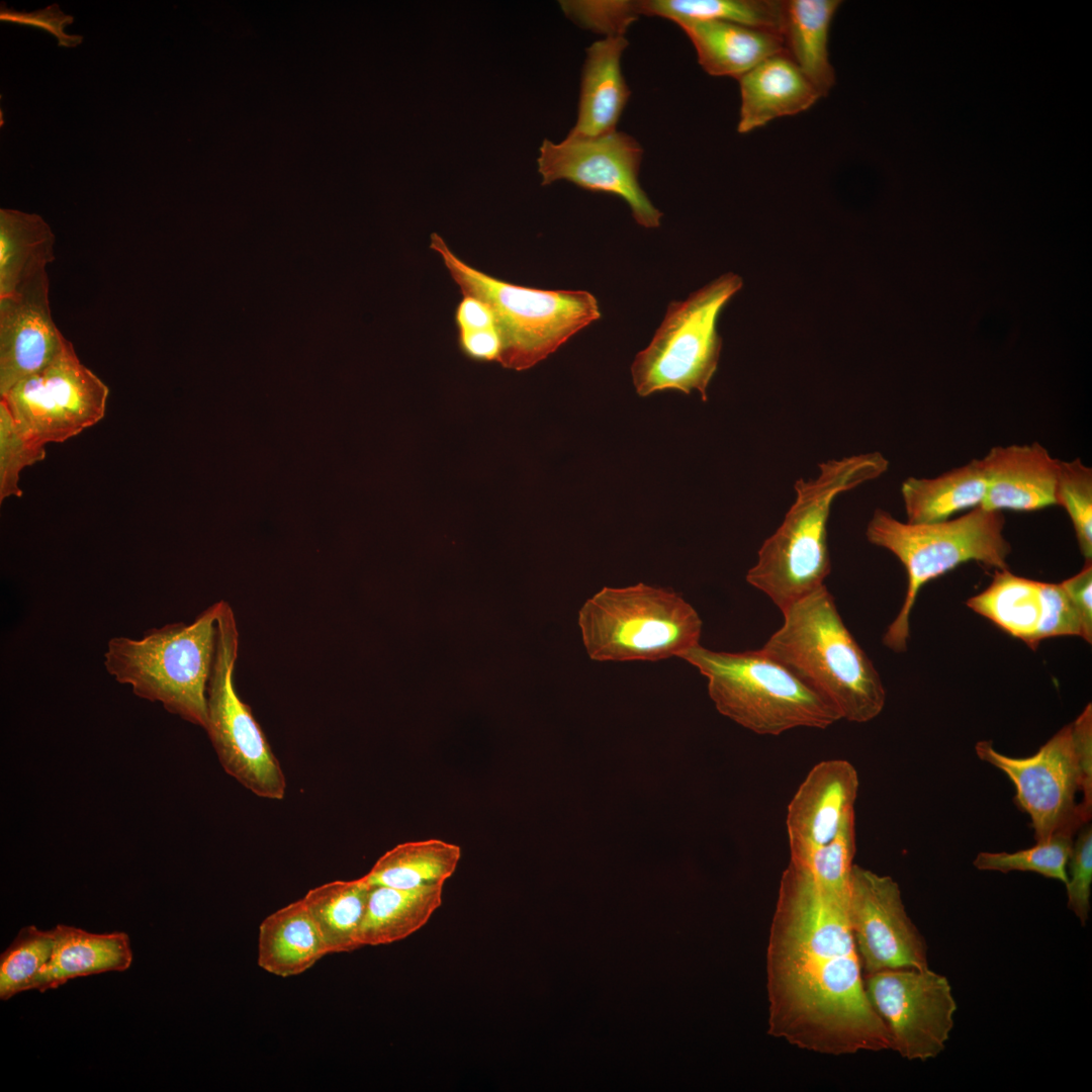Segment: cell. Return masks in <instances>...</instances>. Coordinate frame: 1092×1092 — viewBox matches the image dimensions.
I'll use <instances>...</instances> for the list:
<instances>
[{
	"instance_id": "obj_1",
	"label": "cell",
	"mask_w": 1092,
	"mask_h": 1092,
	"mask_svg": "<svg viewBox=\"0 0 1092 1092\" xmlns=\"http://www.w3.org/2000/svg\"><path fill=\"white\" fill-rule=\"evenodd\" d=\"M847 897L804 869L784 871L766 951L768 1033L815 1053L891 1049L873 1007L847 919Z\"/></svg>"
},
{
	"instance_id": "obj_2",
	"label": "cell",
	"mask_w": 1092,
	"mask_h": 1092,
	"mask_svg": "<svg viewBox=\"0 0 1092 1092\" xmlns=\"http://www.w3.org/2000/svg\"><path fill=\"white\" fill-rule=\"evenodd\" d=\"M888 468V459L874 451L821 462L815 477L799 478L792 506L762 543L746 581L782 612L824 585L831 570L827 524L834 500Z\"/></svg>"
},
{
	"instance_id": "obj_3",
	"label": "cell",
	"mask_w": 1092,
	"mask_h": 1092,
	"mask_svg": "<svg viewBox=\"0 0 1092 1092\" xmlns=\"http://www.w3.org/2000/svg\"><path fill=\"white\" fill-rule=\"evenodd\" d=\"M760 648L828 701L841 719L866 723L884 709L874 663L845 626L826 585L790 605Z\"/></svg>"
},
{
	"instance_id": "obj_4",
	"label": "cell",
	"mask_w": 1092,
	"mask_h": 1092,
	"mask_svg": "<svg viewBox=\"0 0 1092 1092\" xmlns=\"http://www.w3.org/2000/svg\"><path fill=\"white\" fill-rule=\"evenodd\" d=\"M1003 512L977 507L954 519L911 524L883 509L870 519L868 541L893 553L905 567L907 589L902 607L887 628L883 643L895 652L907 649L910 615L921 587L959 565L976 561L995 570L1008 569L1011 545L1003 531Z\"/></svg>"
},
{
	"instance_id": "obj_5",
	"label": "cell",
	"mask_w": 1092,
	"mask_h": 1092,
	"mask_svg": "<svg viewBox=\"0 0 1092 1092\" xmlns=\"http://www.w3.org/2000/svg\"><path fill=\"white\" fill-rule=\"evenodd\" d=\"M430 249L443 261L462 295L485 302L502 338L497 363L527 370L557 351L576 333L601 318L597 298L584 290H544L506 282L457 257L433 233Z\"/></svg>"
},
{
	"instance_id": "obj_6",
	"label": "cell",
	"mask_w": 1092,
	"mask_h": 1092,
	"mask_svg": "<svg viewBox=\"0 0 1092 1092\" xmlns=\"http://www.w3.org/2000/svg\"><path fill=\"white\" fill-rule=\"evenodd\" d=\"M219 601L195 620L147 630L143 637L108 640L106 671L144 700L204 728L206 691L214 659Z\"/></svg>"
},
{
	"instance_id": "obj_7",
	"label": "cell",
	"mask_w": 1092,
	"mask_h": 1092,
	"mask_svg": "<svg viewBox=\"0 0 1092 1092\" xmlns=\"http://www.w3.org/2000/svg\"><path fill=\"white\" fill-rule=\"evenodd\" d=\"M680 658L707 677L718 711L754 733L825 729L841 719L828 701L760 648L725 652L698 644Z\"/></svg>"
},
{
	"instance_id": "obj_8",
	"label": "cell",
	"mask_w": 1092,
	"mask_h": 1092,
	"mask_svg": "<svg viewBox=\"0 0 1092 1092\" xmlns=\"http://www.w3.org/2000/svg\"><path fill=\"white\" fill-rule=\"evenodd\" d=\"M975 750L980 759L1001 769L1014 784V802L1029 815L1036 842L1055 834L1073 836L1090 820L1091 704L1031 756L1004 755L986 740L977 742Z\"/></svg>"
},
{
	"instance_id": "obj_9",
	"label": "cell",
	"mask_w": 1092,
	"mask_h": 1092,
	"mask_svg": "<svg viewBox=\"0 0 1092 1092\" xmlns=\"http://www.w3.org/2000/svg\"><path fill=\"white\" fill-rule=\"evenodd\" d=\"M578 626L595 661H658L700 644L703 622L677 593L639 582L600 589L580 608Z\"/></svg>"
},
{
	"instance_id": "obj_10",
	"label": "cell",
	"mask_w": 1092,
	"mask_h": 1092,
	"mask_svg": "<svg viewBox=\"0 0 1092 1092\" xmlns=\"http://www.w3.org/2000/svg\"><path fill=\"white\" fill-rule=\"evenodd\" d=\"M742 286L739 275L727 272L685 300L669 303L651 342L631 365L638 395L667 389L686 394L697 390L702 400H707L722 349L718 317Z\"/></svg>"
},
{
	"instance_id": "obj_11",
	"label": "cell",
	"mask_w": 1092,
	"mask_h": 1092,
	"mask_svg": "<svg viewBox=\"0 0 1092 1092\" xmlns=\"http://www.w3.org/2000/svg\"><path fill=\"white\" fill-rule=\"evenodd\" d=\"M239 631L232 607L219 601L216 645L206 691L205 729L218 760L254 795L281 800L286 780L261 726L234 681Z\"/></svg>"
},
{
	"instance_id": "obj_12",
	"label": "cell",
	"mask_w": 1092,
	"mask_h": 1092,
	"mask_svg": "<svg viewBox=\"0 0 1092 1092\" xmlns=\"http://www.w3.org/2000/svg\"><path fill=\"white\" fill-rule=\"evenodd\" d=\"M108 386L78 358L71 342L38 372L17 382L1 399L17 427L46 446L62 443L101 421Z\"/></svg>"
},
{
	"instance_id": "obj_13",
	"label": "cell",
	"mask_w": 1092,
	"mask_h": 1092,
	"mask_svg": "<svg viewBox=\"0 0 1092 1092\" xmlns=\"http://www.w3.org/2000/svg\"><path fill=\"white\" fill-rule=\"evenodd\" d=\"M863 981L892 1050L921 1062L943 1052L958 1008L946 977L929 968L892 969L867 975Z\"/></svg>"
},
{
	"instance_id": "obj_14",
	"label": "cell",
	"mask_w": 1092,
	"mask_h": 1092,
	"mask_svg": "<svg viewBox=\"0 0 1092 1092\" xmlns=\"http://www.w3.org/2000/svg\"><path fill=\"white\" fill-rule=\"evenodd\" d=\"M642 155L640 144L625 132L593 138L568 134L557 144L544 140L537 165L542 185L566 180L588 191L617 195L628 203L638 224L655 229L662 213L640 185Z\"/></svg>"
},
{
	"instance_id": "obj_15",
	"label": "cell",
	"mask_w": 1092,
	"mask_h": 1092,
	"mask_svg": "<svg viewBox=\"0 0 1092 1092\" xmlns=\"http://www.w3.org/2000/svg\"><path fill=\"white\" fill-rule=\"evenodd\" d=\"M847 919L866 976L928 968L926 941L908 916L899 885L891 877L853 864Z\"/></svg>"
},
{
	"instance_id": "obj_16",
	"label": "cell",
	"mask_w": 1092,
	"mask_h": 1092,
	"mask_svg": "<svg viewBox=\"0 0 1092 1092\" xmlns=\"http://www.w3.org/2000/svg\"><path fill=\"white\" fill-rule=\"evenodd\" d=\"M69 342L52 316L48 273L0 298V395L50 365Z\"/></svg>"
},
{
	"instance_id": "obj_17",
	"label": "cell",
	"mask_w": 1092,
	"mask_h": 1092,
	"mask_svg": "<svg viewBox=\"0 0 1092 1092\" xmlns=\"http://www.w3.org/2000/svg\"><path fill=\"white\" fill-rule=\"evenodd\" d=\"M859 788L854 766L844 759L824 760L808 772L787 812L791 861L831 841L854 815Z\"/></svg>"
},
{
	"instance_id": "obj_18",
	"label": "cell",
	"mask_w": 1092,
	"mask_h": 1092,
	"mask_svg": "<svg viewBox=\"0 0 1092 1092\" xmlns=\"http://www.w3.org/2000/svg\"><path fill=\"white\" fill-rule=\"evenodd\" d=\"M987 489L981 507L1033 512L1056 506L1059 460L1041 444L995 446L983 457Z\"/></svg>"
},
{
	"instance_id": "obj_19",
	"label": "cell",
	"mask_w": 1092,
	"mask_h": 1092,
	"mask_svg": "<svg viewBox=\"0 0 1092 1092\" xmlns=\"http://www.w3.org/2000/svg\"><path fill=\"white\" fill-rule=\"evenodd\" d=\"M737 80L741 97L739 133L803 112L821 97L786 53L765 59Z\"/></svg>"
},
{
	"instance_id": "obj_20",
	"label": "cell",
	"mask_w": 1092,
	"mask_h": 1092,
	"mask_svg": "<svg viewBox=\"0 0 1092 1092\" xmlns=\"http://www.w3.org/2000/svg\"><path fill=\"white\" fill-rule=\"evenodd\" d=\"M627 47L625 36L617 35L595 41L586 49L577 120L568 134L593 138L616 130L631 95L621 69Z\"/></svg>"
},
{
	"instance_id": "obj_21",
	"label": "cell",
	"mask_w": 1092,
	"mask_h": 1092,
	"mask_svg": "<svg viewBox=\"0 0 1092 1092\" xmlns=\"http://www.w3.org/2000/svg\"><path fill=\"white\" fill-rule=\"evenodd\" d=\"M51 959L33 989L46 992L68 981L106 972H123L132 962L130 940L124 932L91 933L59 924L54 929Z\"/></svg>"
},
{
	"instance_id": "obj_22",
	"label": "cell",
	"mask_w": 1092,
	"mask_h": 1092,
	"mask_svg": "<svg viewBox=\"0 0 1092 1092\" xmlns=\"http://www.w3.org/2000/svg\"><path fill=\"white\" fill-rule=\"evenodd\" d=\"M702 68L715 77L740 78L756 65L784 54L781 34L724 21H685Z\"/></svg>"
},
{
	"instance_id": "obj_23",
	"label": "cell",
	"mask_w": 1092,
	"mask_h": 1092,
	"mask_svg": "<svg viewBox=\"0 0 1092 1092\" xmlns=\"http://www.w3.org/2000/svg\"><path fill=\"white\" fill-rule=\"evenodd\" d=\"M841 3L839 0L784 1L781 36L785 53L821 97L835 84L828 43L830 25Z\"/></svg>"
},
{
	"instance_id": "obj_24",
	"label": "cell",
	"mask_w": 1092,
	"mask_h": 1092,
	"mask_svg": "<svg viewBox=\"0 0 1092 1092\" xmlns=\"http://www.w3.org/2000/svg\"><path fill=\"white\" fill-rule=\"evenodd\" d=\"M328 954L303 900L267 916L260 924L258 965L279 977L299 975Z\"/></svg>"
},
{
	"instance_id": "obj_25",
	"label": "cell",
	"mask_w": 1092,
	"mask_h": 1092,
	"mask_svg": "<svg viewBox=\"0 0 1092 1092\" xmlns=\"http://www.w3.org/2000/svg\"><path fill=\"white\" fill-rule=\"evenodd\" d=\"M987 489L983 458L935 477H907L901 495L908 523L926 524L950 519L957 513L981 507Z\"/></svg>"
},
{
	"instance_id": "obj_26",
	"label": "cell",
	"mask_w": 1092,
	"mask_h": 1092,
	"mask_svg": "<svg viewBox=\"0 0 1092 1092\" xmlns=\"http://www.w3.org/2000/svg\"><path fill=\"white\" fill-rule=\"evenodd\" d=\"M55 235L34 213L0 209V298L20 291L55 259Z\"/></svg>"
},
{
	"instance_id": "obj_27",
	"label": "cell",
	"mask_w": 1092,
	"mask_h": 1092,
	"mask_svg": "<svg viewBox=\"0 0 1092 1092\" xmlns=\"http://www.w3.org/2000/svg\"><path fill=\"white\" fill-rule=\"evenodd\" d=\"M443 886L396 889L371 886L357 941L363 945L392 943L415 933L442 904Z\"/></svg>"
},
{
	"instance_id": "obj_28",
	"label": "cell",
	"mask_w": 1092,
	"mask_h": 1092,
	"mask_svg": "<svg viewBox=\"0 0 1092 1092\" xmlns=\"http://www.w3.org/2000/svg\"><path fill=\"white\" fill-rule=\"evenodd\" d=\"M1040 582L1018 576L1008 569L995 570L989 586L967 600L966 605L998 628L1023 641L1031 649L1041 642L1043 615Z\"/></svg>"
},
{
	"instance_id": "obj_29",
	"label": "cell",
	"mask_w": 1092,
	"mask_h": 1092,
	"mask_svg": "<svg viewBox=\"0 0 1092 1092\" xmlns=\"http://www.w3.org/2000/svg\"><path fill=\"white\" fill-rule=\"evenodd\" d=\"M461 857L458 845L440 839L397 844L381 855L364 879L370 886L416 889L442 885Z\"/></svg>"
},
{
	"instance_id": "obj_30",
	"label": "cell",
	"mask_w": 1092,
	"mask_h": 1092,
	"mask_svg": "<svg viewBox=\"0 0 1092 1092\" xmlns=\"http://www.w3.org/2000/svg\"><path fill=\"white\" fill-rule=\"evenodd\" d=\"M370 889L371 886L362 877L321 885L309 890L302 898L328 953L347 952L360 947L357 935Z\"/></svg>"
},
{
	"instance_id": "obj_31",
	"label": "cell",
	"mask_w": 1092,
	"mask_h": 1092,
	"mask_svg": "<svg viewBox=\"0 0 1092 1092\" xmlns=\"http://www.w3.org/2000/svg\"><path fill=\"white\" fill-rule=\"evenodd\" d=\"M639 14L659 16L675 23L724 21L781 34L784 1L776 0H645L637 1Z\"/></svg>"
},
{
	"instance_id": "obj_32",
	"label": "cell",
	"mask_w": 1092,
	"mask_h": 1092,
	"mask_svg": "<svg viewBox=\"0 0 1092 1092\" xmlns=\"http://www.w3.org/2000/svg\"><path fill=\"white\" fill-rule=\"evenodd\" d=\"M54 930H41L34 925L20 929L0 957V999L8 1000L18 993L33 990L35 980L51 959Z\"/></svg>"
},
{
	"instance_id": "obj_33",
	"label": "cell",
	"mask_w": 1092,
	"mask_h": 1092,
	"mask_svg": "<svg viewBox=\"0 0 1092 1092\" xmlns=\"http://www.w3.org/2000/svg\"><path fill=\"white\" fill-rule=\"evenodd\" d=\"M1073 836L1055 834L1046 840L1037 841L1032 847L1015 852H980L974 866L981 871L1033 872L1066 884L1068 861L1073 846Z\"/></svg>"
},
{
	"instance_id": "obj_34",
	"label": "cell",
	"mask_w": 1092,
	"mask_h": 1092,
	"mask_svg": "<svg viewBox=\"0 0 1092 1092\" xmlns=\"http://www.w3.org/2000/svg\"><path fill=\"white\" fill-rule=\"evenodd\" d=\"M1056 506L1067 512L1086 561L1092 558V468L1081 459L1059 460Z\"/></svg>"
},
{
	"instance_id": "obj_35",
	"label": "cell",
	"mask_w": 1092,
	"mask_h": 1092,
	"mask_svg": "<svg viewBox=\"0 0 1092 1092\" xmlns=\"http://www.w3.org/2000/svg\"><path fill=\"white\" fill-rule=\"evenodd\" d=\"M855 852L854 815L846 819L835 837L798 861L825 891L848 896V881Z\"/></svg>"
},
{
	"instance_id": "obj_36",
	"label": "cell",
	"mask_w": 1092,
	"mask_h": 1092,
	"mask_svg": "<svg viewBox=\"0 0 1092 1092\" xmlns=\"http://www.w3.org/2000/svg\"><path fill=\"white\" fill-rule=\"evenodd\" d=\"M46 458V446L27 437L15 424L6 403L0 401V500L21 496V471Z\"/></svg>"
},
{
	"instance_id": "obj_37",
	"label": "cell",
	"mask_w": 1092,
	"mask_h": 1092,
	"mask_svg": "<svg viewBox=\"0 0 1092 1092\" xmlns=\"http://www.w3.org/2000/svg\"><path fill=\"white\" fill-rule=\"evenodd\" d=\"M564 14L582 28L606 34L624 35L639 14L637 1H560Z\"/></svg>"
},
{
	"instance_id": "obj_38",
	"label": "cell",
	"mask_w": 1092,
	"mask_h": 1092,
	"mask_svg": "<svg viewBox=\"0 0 1092 1092\" xmlns=\"http://www.w3.org/2000/svg\"><path fill=\"white\" fill-rule=\"evenodd\" d=\"M1068 861L1070 877L1065 884L1068 907L1084 926L1089 919L1090 896L1092 885V828L1090 824L1081 827Z\"/></svg>"
},
{
	"instance_id": "obj_39",
	"label": "cell",
	"mask_w": 1092,
	"mask_h": 1092,
	"mask_svg": "<svg viewBox=\"0 0 1092 1092\" xmlns=\"http://www.w3.org/2000/svg\"><path fill=\"white\" fill-rule=\"evenodd\" d=\"M1040 592L1043 603L1040 641L1057 636H1078L1083 639L1080 619L1061 582L1041 581Z\"/></svg>"
},
{
	"instance_id": "obj_40",
	"label": "cell",
	"mask_w": 1092,
	"mask_h": 1092,
	"mask_svg": "<svg viewBox=\"0 0 1092 1092\" xmlns=\"http://www.w3.org/2000/svg\"><path fill=\"white\" fill-rule=\"evenodd\" d=\"M0 19L1 21L30 25L43 29L56 36L60 47L75 48L83 40L81 35L67 34L64 31V28L67 25L73 23L74 18L72 15L65 14L58 4H52L43 9L32 12H18L13 9H8L2 4L0 9Z\"/></svg>"
},
{
	"instance_id": "obj_41",
	"label": "cell",
	"mask_w": 1092,
	"mask_h": 1092,
	"mask_svg": "<svg viewBox=\"0 0 1092 1092\" xmlns=\"http://www.w3.org/2000/svg\"><path fill=\"white\" fill-rule=\"evenodd\" d=\"M1069 596L1083 629V639L1092 641V564L1086 561L1080 572L1061 582Z\"/></svg>"
},
{
	"instance_id": "obj_42",
	"label": "cell",
	"mask_w": 1092,
	"mask_h": 1092,
	"mask_svg": "<svg viewBox=\"0 0 1092 1092\" xmlns=\"http://www.w3.org/2000/svg\"><path fill=\"white\" fill-rule=\"evenodd\" d=\"M460 351L476 362H498L503 344L497 328L475 331H459Z\"/></svg>"
},
{
	"instance_id": "obj_43",
	"label": "cell",
	"mask_w": 1092,
	"mask_h": 1092,
	"mask_svg": "<svg viewBox=\"0 0 1092 1092\" xmlns=\"http://www.w3.org/2000/svg\"><path fill=\"white\" fill-rule=\"evenodd\" d=\"M455 323L459 331H475L496 328L490 307L482 300L464 295L455 310Z\"/></svg>"
}]
</instances>
